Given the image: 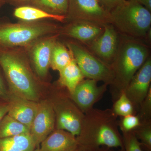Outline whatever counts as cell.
<instances>
[{"instance_id":"cell-3","label":"cell","mask_w":151,"mask_h":151,"mask_svg":"<svg viewBox=\"0 0 151 151\" xmlns=\"http://www.w3.org/2000/svg\"><path fill=\"white\" fill-rule=\"evenodd\" d=\"M29 63L28 57L21 49L0 47V65L11 94L38 102L40 99L39 84Z\"/></svg>"},{"instance_id":"cell-22","label":"cell","mask_w":151,"mask_h":151,"mask_svg":"<svg viewBox=\"0 0 151 151\" xmlns=\"http://www.w3.org/2000/svg\"><path fill=\"white\" fill-rule=\"evenodd\" d=\"M33 6L53 15L66 16L68 0H30Z\"/></svg>"},{"instance_id":"cell-29","label":"cell","mask_w":151,"mask_h":151,"mask_svg":"<svg viewBox=\"0 0 151 151\" xmlns=\"http://www.w3.org/2000/svg\"><path fill=\"white\" fill-rule=\"evenodd\" d=\"M10 96L11 94H9L7 91L3 80L0 76V97L9 100Z\"/></svg>"},{"instance_id":"cell-6","label":"cell","mask_w":151,"mask_h":151,"mask_svg":"<svg viewBox=\"0 0 151 151\" xmlns=\"http://www.w3.org/2000/svg\"><path fill=\"white\" fill-rule=\"evenodd\" d=\"M62 87L53 93L51 101L55 117V129L65 130L77 137L80 133L84 113Z\"/></svg>"},{"instance_id":"cell-12","label":"cell","mask_w":151,"mask_h":151,"mask_svg":"<svg viewBox=\"0 0 151 151\" xmlns=\"http://www.w3.org/2000/svg\"><path fill=\"white\" fill-rule=\"evenodd\" d=\"M120 38V33L113 25L109 24L104 26L103 33L86 47L101 60L111 65L118 50Z\"/></svg>"},{"instance_id":"cell-1","label":"cell","mask_w":151,"mask_h":151,"mask_svg":"<svg viewBox=\"0 0 151 151\" xmlns=\"http://www.w3.org/2000/svg\"><path fill=\"white\" fill-rule=\"evenodd\" d=\"M118 117L112 109L93 108L84 114L81 131L76 137L78 147L97 151L101 147L124 149Z\"/></svg>"},{"instance_id":"cell-25","label":"cell","mask_w":151,"mask_h":151,"mask_svg":"<svg viewBox=\"0 0 151 151\" xmlns=\"http://www.w3.org/2000/svg\"><path fill=\"white\" fill-rule=\"evenodd\" d=\"M140 124V121L137 114L120 117V120L118 121L119 129L122 133L132 132Z\"/></svg>"},{"instance_id":"cell-33","label":"cell","mask_w":151,"mask_h":151,"mask_svg":"<svg viewBox=\"0 0 151 151\" xmlns=\"http://www.w3.org/2000/svg\"><path fill=\"white\" fill-rule=\"evenodd\" d=\"M13 1L21 3H30V0H13Z\"/></svg>"},{"instance_id":"cell-30","label":"cell","mask_w":151,"mask_h":151,"mask_svg":"<svg viewBox=\"0 0 151 151\" xmlns=\"http://www.w3.org/2000/svg\"><path fill=\"white\" fill-rule=\"evenodd\" d=\"M9 109L8 103L6 105H0V122L3 118L7 114Z\"/></svg>"},{"instance_id":"cell-34","label":"cell","mask_w":151,"mask_h":151,"mask_svg":"<svg viewBox=\"0 0 151 151\" xmlns=\"http://www.w3.org/2000/svg\"><path fill=\"white\" fill-rule=\"evenodd\" d=\"M75 151H88L87 150H84V149H82L81 148H80L78 147V148L76 149V150Z\"/></svg>"},{"instance_id":"cell-7","label":"cell","mask_w":151,"mask_h":151,"mask_svg":"<svg viewBox=\"0 0 151 151\" xmlns=\"http://www.w3.org/2000/svg\"><path fill=\"white\" fill-rule=\"evenodd\" d=\"M66 45L85 78L111 85L114 78L111 65L101 60L85 45L74 41L67 42Z\"/></svg>"},{"instance_id":"cell-10","label":"cell","mask_w":151,"mask_h":151,"mask_svg":"<svg viewBox=\"0 0 151 151\" xmlns=\"http://www.w3.org/2000/svg\"><path fill=\"white\" fill-rule=\"evenodd\" d=\"M55 117L50 100L38 102L36 114L30 127V134L37 147L55 129Z\"/></svg>"},{"instance_id":"cell-23","label":"cell","mask_w":151,"mask_h":151,"mask_svg":"<svg viewBox=\"0 0 151 151\" xmlns=\"http://www.w3.org/2000/svg\"><path fill=\"white\" fill-rule=\"evenodd\" d=\"M113 103L111 109L117 116L124 117L136 114L133 104L124 92Z\"/></svg>"},{"instance_id":"cell-14","label":"cell","mask_w":151,"mask_h":151,"mask_svg":"<svg viewBox=\"0 0 151 151\" xmlns=\"http://www.w3.org/2000/svg\"><path fill=\"white\" fill-rule=\"evenodd\" d=\"M104 31V27L84 21L70 22L61 28L60 35L76 40L87 46L96 39Z\"/></svg>"},{"instance_id":"cell-5","label":"cell","mask_w":151,"mask_h":151,"mask_svg":"<svg viewBox=\"0 0 151 151\" xmlns=\"http://www.w3.org/2000/svg\"><path fill=\"white\" fill-rule=\"evenodd\" d=\"M61 28L42 21L0 24V47L27 49L42 38L60 34Z\"/></svg>"},{"instance_id":"cell-2","label":"cell","mask_w":151,"mask_h":151,"mask_svg":"<svg viewBox=\"0 0 151 151\" xmlns=\"http://www.w3.org/2000/svg\"><path fill=\"white\" fill-rule=\"evenodd\" d=\"M150 52V46L145 41L120 34L118 50L111 65L114 78L109 86L113 103L124 92Z\"/></svg>"},{"instance_id":"cell-9","label":"cell","mask_w":151,"mask_h":151,"mask_svg":"<svg viewBox=\"0 0 151 151\" xmlns=\"http://www.w3.org/2000/svg\"><path fill=\"white\" fill-rule=\"evenodd\" d=\"M59 36V34H56L45 37L26 49L29 62L39 78H44L48 74L52 51Z\"/></svg>"},{"instance_id":"cell-26","label":"cell","mask_w":151,"mask_h":151,"mask_svg":"<svg viewBox=\"0 0 151 151\" xmlns=\"http://www.w3.org/2000/svg\"><path fill=\"white\" fill-rule=\"evenodd\" d=\"M137 115L141 123L151 122V89L140 105Z\"/></svg>"},{"instance_id":"cell-13","label":"cell","mask_w":151,"mask_h":151,"mask_svg":"<svg viewBox=\"0 0 151 151\" xmlns=\"http://www.w3.org/2000/svg\"><path fill=\"white\" fill-rule=\"evenodd\" d=\"M108 85L98 86L97 81L86 78L76 86L70 96L73 102L85 114L94 108L95 103L103 98Z\"/></svg>"},{"instance_id":"cell-20","label":"cell","mask_w":151,"mask_h":151,"mask_svg":"<svg viewBox=\"0 0 151 151\" xmlns=\"http://www.w3.org/2000/svg\"><path fill=\"white\" fill-rule=\"evenodd\" d=\"M73 58L71 52L67 46L57 40L52 51L50 67L53 70L59 71L70 62Z\"/></svg>"},{"instance_id":"cell-16","label":"cell","mask_w":151,"mask_h":151,"mask_svg":"<svg viewBox=\"0 0 151 151\" xmlns=\"http://www.w3.org/2000/svg\"><path fill=\"white\" fill-rule=\"evenodd\" d=\"M40 145L41 151H75L78 147L76 137L67 131L57 129Z\"/></svg>"},{"instance_id":"cell-27","label":"cell","mask_w":151,"mask_h":151,"mask_svg":"<svg viewBox=\"0 0 151 151\" xmlns=\"http://www.w3.org/2000/svg\"><path fill=\"white\" fill-rule=\"evenodd\" d=\"M122 134L124 151H143L141 143L133 131Z\"/></svg>"},{"instance_id":"cell-4","label":"cell","mask_w":151,"mask_h":151,"mask_svg":"<svg viewBox=\"0 0 151 151\" xmlns=\"http://www.w3.org/2000/svg\"><path fill=\"white\" fill-rule=\"evenodd\" d=\"M111 24L120 34L139 39L151 35V12L132 0H123L110 12Z\"/></svg>"},{"instance_id":"cell-17","label":"cell","mask_w":151,"mask_h":151,"mask_svg":"<svg viewBox=\"0 0 151 151\" xmlns=\"http://www.w3.org/2000/svg\"><path fill=\"white\" fill-rule=\"evenodd\" d=\"M59 72L58 86L67 89L70 95L85 78L73 57L70 62Z\"/></svg>"},{"instance_id":"cell-36","label":"cell","mask_w":151,"mask_h":151,"mask_svg":"<svg viewBox=\"0 0 151 151\" xmlns=\"http://www.w3.org/2000/svg\"><path fill=\"white\" fill-rule=\"evenodd\" d=\"M34 151H41L40 150V149L39 147H38L36 149H35Z\"/></svg>"},{"instance_id":"cell-28","label":"cell","mask_w":151,"mask_h":151,"mask_svg":"<svg viewBox=\"0 0 151 151\" xmlns=\"http://www.w3.org/2000/svg\"><path fill=\"white\" fill-rule=\"evenodd\" d=\"M100 4L109 12L115 8L123 0H98Z\"/></svg>"},{"instance_id":"cell-21","label":"cell","mask_w":151,"mask_h":151,"mask_svg":"<svg viewBox=\"0 0 151 151\" xmlns=\"http://www.w3.org/2000/svg\"><path fill=\"white\" fill-rule=\"evenodd\" d=\"M30 134L29 128L6 114L0 122V138Z\"/></svg>"},{"instance_id":"cell-32","label":"cell","mask_w":151,"mask_h":151,"mask_svg":"<svg viewBox=\"0 0 151 151\" xmlns=\"http://www.w3.org/2000/svg\"><path fill=\"white\" fill-rule=\"evenodd\" d=\"M97 151H124V149H120L116 150L113 148L107 147H100L98 150Z\"/></svg>"},{"instance_id":"cell-35","label":"cell","mask_w":151,"mask_h":151,"mask_svg":"<svg viewBox=\"0 0 151 151\" xmlns=\"http://www.w3.org/2000/svg\"><path fill=\"white\" fill-rule=\"evenodd\" d=\"M4 0H0V8H1L3 5H4Z\"/></svg>"},{"instance_id":"cell-11","label":"cell","mask_w":151,"mask_h":151,"mask_svg":"<svg viewBox=\"0 0 151 151\" xmlns=\"http://www.w3.org/2000/svg\"><path fill=\"white\" fill-rule=\"evenodd\" d=\"M150 56L132 77L124 92L134 106L136 114L151 89Z\"/></svg>"},{"instance_id":"cell-8","label":"cell","mask_w":151,"mask_h":151,"mask_svg":"<svg viewBox=\"0 0 151 151\" xmlns=\"http://www.w3.org/2000/svg\"><path fill=\"white\" fill-rule=\"evenodd\" d=\"M65 22H90L104 27L111 24L110 12L98 0H68Z\"/></svg>"},{"instance_id":"cell-31","label":"cell","mask_w":151,"mask_h":151,"mask_svg":"<svg viewBox=\"0 0 151 151\" xmlns=\"http://www.w3.org/2000/svg\"><path fill=\"white\" fill-rule=\"evenodd\" d=\"M140 4L147 9L151 12V0H132Z\"/></svg>"},{"instance_id":"cell-19","label":"cell","mask_w":151,"mask_h":151,"mask_svg":"<svg viewBox=\"0 0 151 151\" xmlns=\"http://www.w3.org/2000/svg\"><path fill=\"white\" fill-rule=\"evenodd\" d=\"M37 148L30 134L0 138V151H34Z\"/></svg>"},{"instance_id":"cell-15","label":"cell","mask_w":151,"mask_h":151,"mask_svg":"<svg viewBox=\"0 0 151 151\" xmlns=\"http://www.w3.org/2000/svg\"><path fill=\"white\" fill-rule=\"evenodd\" d=\"M7 114L30 129L36 114L38 102L17 97L11 94Z\"/></svg>"},{"instance_id":"cell-24","label":"cell","mask_w":151,"mask_h":151,"mask_svg":"<svg viewBox=\"0 0 151 151\" xmlns=\"http://www.w3.org/2000/svg\"><path fill=\"white\" fill-rule=\"evenodd\" d=\"M133 131L141 145L147 151H151V122L141 123Z\"/></svg>"},{"instance_id":"cell-18","label":"cell","mask_w":151,"mask_h":151,"mask_svg":"<svg viewBox=\"0 0 151 151\" xmlns=\"http://www.w3.org/2000/svg\"><path fill=\"white\" fill-rule=\"evenodd\" d=\"M14 15L22 21H41L44 19H53L64 22L65 16H59L48 13L45 11L33 6H22L15 9Z\"/></svg>"}]
</instances>
